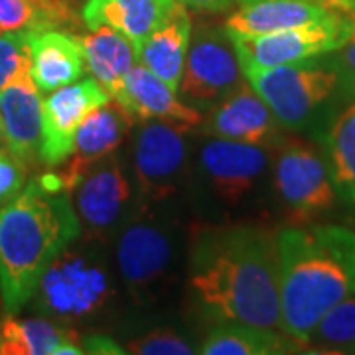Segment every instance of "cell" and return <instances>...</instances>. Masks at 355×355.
Returning a JSON list of instances; mask_svg holds the SVG:
<instances>
[{
	"instance_id": "cell-1",
	"label": "cell",
	"mask_w": 355,
	"mask_h": 355,
	"mask_svg": "<svg viewBox=\"0 0 355 355\" xmlns=\"http://www.w3.org/2000/svg\"><path fill=\"white\" fill-rule=\"evenodd\" d=\"M188 286L217 322L282 331L279 241L254 223H200L190 229Z\"/></svg>"
},
{
	"instance_id": "cell-2",
	"label": "cell",
	"mask_w": 355,
	"mask_h": 355,
	"mask_svg": "<svg viewBox=\"0 0 355 355\" xmlns=\"http://www.w3.org/2000/svg\"><path fill=\"white\" fill-rule=\"evenodd\" d=\"M282 331L306 345L324 314L355 294V231L342 225L277 233Z\"/></svg>"
},
{
	"instance_id": "cell-3",
	"label": "cell",
	"mask_w": 355,
	"mask_h": 355,
	"mask_svg": "<svg viewBox=\"0 0 355 355\" xmlns=\"http://www.w3.org/2000/svg\"><path fill=\"white\" fill-rule=\"evenodd\" d=\"M81 235V223L64 191L40 180L0 207V298L6 314L24 308L40 277Z\"/></svg>"
},
{
	"instance_id": "cell-4",
	"label": "cell",
	"mask_w": 355,
	"mask_h": 355,
	"mask_svg": "<svg viewBox=\"0 0 355 355\" xmlns=\"http://www.w3.org/2000/svg\"><path fill=\"white\" fill-rule=\"evenodd\" d=\"M180 225L164 203L139 202L114 233L119 279L135 304H156L178 284L184 261Z\"/></svg>"
},
{
	"instance_id": "cell-5",
	"label": "cell",
	"mask_w": 355,
	"mask_h": 355,
	"mask_svg": "<svg viewBox=\"0 0 355 355\" xmlns=\"http://www.w3.org/2000/svg\"><path fill=\"white\" fill-rule=\"evenodd\" d=\"M268 146L209 137L191 160L188 190L193 205L207 219H229L249 214L261 203L270 170Z\"/></svg>"
},
{
	"instance_id": "cell-6",
	"label": "cell",
	"mask_w": 355,
	"mask_h": 355,
	"mask_svg": "<svg viewBox=\"0 0 355 355\" xmlns=\"http://www.w3.org/2000/svg\"><path fill=\"white\" fill-rule=\"evenodd\" d=\"M279 123L320 140L338 113V77L326 55L245 73Z\"/></svg>"
},
{
	"instance_id": "cell-7",
	"label": "cell",
	"mask_w": 355,
	"mask_h": 355,
	"mask_svg": "<svg viewBox=\"0 0 355 355\" xmlns=\"http://www.w3.org/2000/svg\"><path fill=\"white\" fill-rule=\"evenodd\" d=\"M114 288L111 266L101 253V243H73L58 254L40 277L32 294L34 308L58 322H87L103 316L113 304Z\"/></svg>"
},
{
	"instance_id": "cell-8",
	"label": "cell",
	"mask_w": 355,
	"mask_h": 355,
	"mask_svg": "<svg viewBox=\"0 0 355 355\" xmlns=\"http://www.w3.org/2000/svg\"><path fill=\"white\" fill-rule=\"evenodd\" d=\"M188 128L162 121L140 123L132 139V182L140 202L168 203L190 186Z\"/></svg>"
},
{
	"instance_id": "cell-9",
	"label": "cell",
	"mask_w": 355,
	"mask_h": 355,
	"mask_svg": "<svg viewBox=\"0 0 355 355\" xmlns=\"http://www.w3.org/2000/svg\"><path fill=\"white\" fill-rule=\"evenodd\" d=\"M354 18L336 12L314 24L286 28L261 36L229 34L235 46L243 76L249 71L268 69L277 65L298 64L340 50L352 40Z\"/></svg>"
},
{
	"instance_id": "cell-10",
	"label": "cell",
	"mask_w": 355,
	"mask_h": 355,
	"mask_svg": "<svg viewBox=\"0 0 355 355\" xmlns=\"http://www.w3.org/2000/svg\"><path fill=\"white\" fill-rule=\"evenodd\" d=\"M270 182L277 202L294 223L326 216L338 200L326 158L302 142L280 144Z\"/></svg>"
},
{
	"instance_id": "cell-11",
	"label": "cell",
	"mask_w": 355,
	"mask_h": 355,
	"mask_svg": "<svg viewBox=\"0 0 355 355\" xmlns=\"http://www.w3.org/2000/svg\"><path fill=\"white\" fill-rule=\"evenodd\" d=\"M241 85L243 69L227 30L211 26L196 30L180 79L182 101L209 111Z\"/></svg>"
},
{
	"instance_id": "cell-12",
	"label": "cell",
	"mask_w": 355,
	"mask_h": 355,
	"mask_svg": "<svg viewBox=\"0 0 355 355\" xmlns=\"http://www.w3.org/2000/svg\"><path fill=\"white\" fill-rule=\"evenodd\" d=\"M71 196L76 198L73 209L81 229H85L87 239L97 243L114 235L135 205L132 182L116 153L93 166Z\"/></svg>"
},
{
	"instance_id": "cell-13",
	"label": "cell",
	"mask_w": 355,
	"mask_h": 355,
	"mask_svg": "<svg viewBox=\"0 0 355 355\" xmlns=\"http://www.w3.org/2000/svg\"><path fill=\"white\" fill-rule=\"evenodd\" d=\"M130 127V119L116 101L93 109L77 128L69 158L60 164L58 172L38 178L40 184L48 190L64 191L69 196L93 166L121 148Z\"/></svg>"
},
{
	"instance_id": "cell-14",
	"label": "cell",
	"mask_w": 355,
	"mask_h": 355,
	"mask_svg": "<svg viewBox=\"0 0 355 355\" xmlns=\"http://www.w3.org/2000/svg\"><path fill=\"white\" fill-rule=\"evenodd\" d=\"M111 101L107 91L93 79H77L51 91L42 105V148L40 160L60 166L69 158L79 125L93 109Z\"/></svg>"
},
{
	"instance_id": "cell-15",
	"label": "cell",
	"mask_w": 355,
	"mask_h": 355,
	"mask_svg": "<svg viewBox=\"0 0 355 355\" xmlns=\"http://www.w3.org/2000/svg\"><path fill=\"white\" fill-rule=\"evenodd\" d=\"M202 130L209 137L237 140L254 146L279 148L282 125L253 89L245 83L229 97L217 103L202 121Z\"/></svg>"
},
{
	"instance_id": "cell-16",
	"label": "cell",
	"mask_w": 355,
	"mask_h": 355,
	"mask_svg": "<svg viewBox=\"0 0 355 355\" xmlns=\"http://www.w3.org/2000/svg\"><path fill=\"white\" fill-rule=\"evenodd\" d=\"M113 101L123 107L132 125H140L146 121H162L191 130L200 127L203 121L198 109L178 99L176 91L142 64L130 67L121 93Z\"/></svg>"
},
{
	"instance_id": "cell-17",
	"label": "cell",
	"mask_w": 355,
	"mask_h": 355,
	"mask_svg": "<svg viewBox=\"0 0 355 355\" xmlns=\"http://www.w3.org/2000/svg\"><path fill=\"white\" fill-rule=\"evenodd\" d=\"M30 76L40 91L51 93L83 77L85 60L81 42L58 26H40L28 30Z\"/></svg>"
},
{
	"instance_id": "cell-18",
	"label": "cell",
	"mask_w": 355,
	"mask_h": 355,
	"mask_svg": "<svg viewBox=\"0 0 355 355\" xmlns=\"http://www.w3.org/2000/svg\"><path fill=\"white\" fill-rule=\"evenodd\" d=\"M42 97L30 73L0 91V116L8 150L24 164L36 162L42 148Z\"/></svg>"
},
{
	"instance_id": "cell-19",
	"label": "cell",
	"mask_w": 355,
	"mask_h": 355,
	"mask_svg": "<svg viewBox=\"0 0 355 355\" xmlns=\"http://www.w3.org/2000/svg\"><path fill=\"white\" fill-rule=\"evenodd\" d=\"M336 10L314 0H253L239 6V10L225 20L227 34L261 36L286 28L314 24L334 16Z\"/></svg>"
},
{
	"instance_id": "cell-20",
	"label": "cell",
	"mask_w": 355,
	"mask_h": 355,
	"mask_svg": "<svg viewBox=\"0 0 355 355\" xmlns=\"http://www.w3.org/2000/svg\"><path fill=\"white\" fill-rule=\"evenodd\" d=\"M77 331L51 318H16L0 322V355H83Z\"/></svg>"
},
{
	"instance_id": "cell-21",
	"label": "cell",
	"mask_w": 355,
	"mask_h": 355,
	"mask_svg": "<svg viewBox=\"0 0 355 355\" xmlns=\"http://www.w3.org/2000/svg\"><path fill=\"white\" fill-rule=\"evenodd\" d=\"M176 4L178 0H87L81 18L89 30L99 26L119 30L139 50Z\"/></svg>"
},
{
	"instance_id": "cell-22",
	"label": "cell",
	"mask_w": 355,
	"mask_h": 355,
	"mask_svg": "<svg viewBox=\"0 0 355 355\" xmlns=\"http://www.w3.org/2000/svg\"><path fill=\"white\" fill-rule=\"evenodd\" d=\"M191 38V18L186 6L178 2L162 24L137 50L140 64L150 69L178 93L184 62Z\"/></svg>"
},
{
	"instance_id": "cell-23",
	"label": "cell",
	"mask_w": 355,
	"mask_h": 355,
	"mask_svg": "<svg viewBox=\"0 0 355 355\" xmlns=\"http://www.w3.org/2000/svg\"><path fill=\"white\" fill-rule=\"evenodd\" d=\"M79 42L91 77L114 99L121 93L130 67L137 64V48L127 36L109 26L93 28Z\"/></svg>"
},
{
	"instance_id": "cell-24",
	"label": "cell",
	"mask_w": 355,
	"mask_h": 355,
	"mask_svg": "<svg viewBox=\"0 0 355 355\" xmlns=\"http://www.w3.org/2000/svg\"><path fill=\"white\" fill-rule=\"evenodd\" d=\"M300 343L280 330L237 322H219L200 343L203 355H277L298 352Z\"/></svg>"
},
{
	"instance_id": "cell-25",
	"label": "cell",
	"mask_w": 355,
	"mask_h": 355,
	"mask_svg": "<svg viewBox=\"0 0 355 355\" xmlns=\"http://www.w3.org/2000/svg\"><path fill=\"white\" fill-rule=\"evenodd\" d=\"M318 142L326 148V162L338 198L355 209V101L336 113Z\"/></svg>"
},
{
	"instance_id": "cell-26",
	"label": "cell",
	"mask_w": 355,
	"mask_h": 355,
	"mask_svg": "<svg viewBox=\"0 0 355 355\" xmlns=\"http://www.w3.org/2000/svg\"><path fill=\"white\" fill-rule=\"evenodd\" d=\"M71 20L65 0H0V36Z\"/></svg>"
},
{
	"instance_id": "cell-27",
	"label": "cell",
	"mask_w": 355,
	"mask_h": 355,
	"mask_svg": "<svg viewBox=\"0 0 355 355\" xmlns=\"http://www.w3.org/2000/svg\"><path fill=\"white\" fill-rule=\"evenodd\" d=\"M306 345L324 354H355V294L324 314Z\"/></svg>"
},
{
	"instance_id": "cell-28",
	"label": "cell",
	"mask_w": 355,
	"mask_h": 355,
	"mask_svg": "<svg viewBox=\"0 0 355 355\" xmlns=\"http://www.w3.org/2000/svg\"><path fill=\"white\" fill-rule=\"evenodd\" d=\"M125 352L139 355H191L198 347L174 328H153L130 338Z\"/></svg>"
},
{
	"instance_id": "cell-29",
	"label": "cell",
	"mask_w": 355,
	"mask_h": 355,
	"mask_svg": "<svg viewBox=\"0 0 355 355\" xmlns=\"http://www.w3.org/2000/svg\"><path fill=\"white\" fill-rule=\"evenodd\" d=\"M30 42L28 30L0 36V91L16 79L30 73Z\"/></svg>"
},
{
	"instance_id": "cell-30",
	"label": "cell",
	"mask_w": 355,
	"mask_h": 355,
	"mask_svg": "<svg viewBox=\"0 0 355 355\" xmlns=\"http://www.w3.org/2000/svg\"><path fill=\"white\" fill-rule=\"evenodd\" d=\"M326 60L338 77L340 101H355V40L347 42L340 50L326 53Z\"/></svg>"
},
{
	"instance_id": "cell-31",
	"label": "cell",
	"mask_w": 355,
	"mask_h": 355,
	"mask_svg": "<svg viewBox=\"0 0 355 355\" xmlns=\"http://www.w3.org/2000/svg\"><path fill=\"white\" fill-rule=\"evenodd\" d=\"M26 182V164L10 150H0V207L14 200Z\"/></svg>"
},
{
	"instance_id": "cell-32",
	"label": "cell",
	"mask_w": 355,
	"mask_h": 355,
	"mask_svg": "<svg viewBox=\"0 0 355 355\" xmlns=\"http://www.w3.org/2000/svg\"><path fill=\"white\" fill-rule=\"evenodd\" d=\"M83 349L85 354H105V355H116V354H127L121 345L113 342L109 336L103 334H91L83 340Z\"/></svg>"
},
{
	"instance_id": "cell-33",
	"label": "cell",
	"mask_w": 355,
	"mask_h": 355,
	"mask_svg": "<svg viewBox=\"0 0 355 355\" xmlns=\"http://www.w3.org/2000/svg\"><path fill=\"white\" fill-rule=\"evenodd\" d=\"M178 2L200 12H221V10H227L233 0H178Z\"/></svg>"
},
{
	"instance_id": "cell-34",
	"label": "cell",
	"mask_w": 355,
	"mask_h": 355,
	"mask_svg": "<svg viewBox=\"0 0 355 355\" xmlns=\"http://www.w3.org/2000/svg\"><path fill=\"white\" fill-rule=\"evenodd\" d=\"M314 2H320V4H324L326 8L336 10V12L349 14V6H352L354 0H314ZM349 16H352V14H349Z\"/></svg>"
},
{
	"instance_id": "cell-35",
	"label": "cell",
	"mask_w": 355,
	"mask_h": 355,
	"mask_svg": "<svg viewBox=\"0 0 355 355\" xmlns=\"http://www.w3.org/2000/svg\"><path fill=\"white\" fill-rule=\"evenodd\" d=\"M4 140V127H2V116H0V144Z\"/></svg>"
},
{
	"instance_id": "cell-36",
	"label": "cell",
	"mask_w": 355,
	"mask_h": 355,
	"mask_svg": "<svg viewBox=\"0 0 355 355\" xmlns=\"http://www.w3.org/2000/svg\"><path fill=\"white\" fill-rule=\"evenodd\" d=\"M349 14H352V18H355V0L352 2V6H349Z\"/></svg>"
},
{
	"instance_id": "cell-37",
	"label": "cell",
	"mask_w": 355,
	"mask_h": 355,
	"mask_svg": "<svg viewBox=\"0 0 355 355\" xmlns=\"http://www.w3.org/2000/svg\"><path fill=\"white\" fill-rule=\"evenodd\" d=\"M235 2H239V4H245V2H253V0H235Z\"/></svg>"
}]
</instances>
